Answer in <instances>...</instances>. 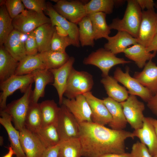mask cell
<instances>
[{
  "instance_id": "30",
  "label": "cell",
  "mask_w": 157,
  "mask_h": 157,
  "mask_svg": "<svg viewBox=\"0 0 157 157\" xmlns=\"http://www.w3.org/2000/svg\"><path fill=\"white\" fill-rule=\"evenodd\" d=\"M106 15L99 12L87 15L92 24L95 40L102 38L106 39L109 36L111 29L106 22Z\"/></svg>"
},
{
  "instance_id": "43",
  "label": "cell",
  "mask_w": 157,
  "mask_h": 157,
  "mask_svg": "<svg viewBox=\"0 0 157 157\" xmlns=\"http://www.w3.org/2000/svg\"><path fill=\"white\" fill-rule=\"evenodd\" d=\"M25 47L27 55H35L38 53L34 31L28 34Z\"/></svg>"
},
{
  "instance_id": "16",
  "label": "cell",
  "mask_w": 157,
  "mask_h": 157,
  "mask_svg": "<svg viewBox=\"0 0 157 157\" xmlns=\"http://www.w3.org/2000/svg\"><path fill=\"white\" fill-rule=\"evenodd\" d=\"M75 61L73 57H70L67 62L59 68L49 69L53 74V82L52 85L56 89L59 97V104H62L63 95L68 78Z\"/></svg>"
},
{
  "instance_id": "45",
  "label": "cell",
  "mask_w": 157,
  "mask_h": 157,
  "mask_svg": "<svg viewBox=\"0 0 157 157\" xmlns=\"http://www.w3.org/2000/svg\"><path fill=\"white\" fill-rule=\"evenodd\" d=\"M59 144L47 148L40 157H58Z\"/></svg>"
},
{
  "instance_id": "27",
  "label": "cell",
  "mask_w": 157,
  "mask_h": 157,
  "mask_svg": "<svg viewBox=\"0 0 157 157\" xmlns=\"http://www.w3.org/2000/svg\"><path fill=\"white\" fill-rule=\"evenodd\" d=\"M21 33L14 29L7 38L3 46L6 50L18 61L27 55L25 43L21 39Z\"/></svg>"
},
{
  "instance_id": "6",
  "label": "cell",
  "mask_w": 157,
  "mask_h": 157,
  "mask_svg": "<svg viewBox=\"0 0 157 157\" xmlns=\"http://www.w3.org/2000/svg\"><path fill=\"white\" fill-rule=\"evenodd\" d=\"M34 82L32 74L23 75H14L6 80L0 82V111L6 108L7 98L16 91L19 90L25 93L30 85Z\"/></svg>"
},
{
  "instance_id": "38",
  "label": "cell",
  "mask_w": 157,
  "mask_h": 157,
  "mask_svg": "<svg viewBox=\"0 0 157 157\" xmlns=\"http://www.w3.org/2000/svg\"><path fill=\"white\" fill-rule=\"evenodd\" d=\"M36 133L47 148L56 146L62 141L56 124L41 128Z\"/></svg>"
},
{
  "instance_id": "18",
  "label": "cell",
  "mask_w": 157,
  "mask_h": 157,
  "mask_svg": "<svg viewBox=\"0 0 157 157\" xmlns=\"http://www.w3.org/2000/svg\"><path fill=\"white\" fill-rule=\"evenodd\" d=\"M133 132L135 137L147 147L153 157L157 154V136L147 117H145L142 127Z\"/></svg>"
},
{
  "instance_id": "20",
  "label": "cell",
  "mask_w": 157,
  "mask_h": 157,
  "mask_svg": "<svg viewBox=\"0 0 157 157\" xmlns=\"http://www.w3.org/2000/svg\"><path fill=\"white\" fill-rule=\"evenodd\" d=\"M133 77L153 95L157 92V66L151 60L146 63L142 71L135 72Z\"/></svg>"
},
{
  "instance_id": "37",
  "label": "cell",
  "mask_w": 157,
  "mask_h": 157,
  "mask_svg": "<svg viewBox=\"0 0 157 157\" xmlns=\"http://www.w3.org/2000/svg\"><path fill=\"white\" fill-rule=\"evenodd\" d=\"M0 45H3L10 34L14 30L12 21L6 9L5 1H0Z\"/></svg>"
},
{
  "instance_id": "36",
  "label": "cell",
  "mask_w": 157,
  "mask_h": 157,
  "mask_svg": "<svg viewBox=\"0 0 157 157\" xmlns=\"http://www.w3.org/2000/svg\"><path fill=\"white\" fill-rule=\"evenodd\" d=\"M123 1L113 0H91L86 3L85 7L87 15L102 12L109 14L112 13L114 6Z\"/></svg>"
},
{
  "instance_id": "23",
  "label": "cell",
  "mask_w": 157,
  "mask_h": 157,
  "mask_svg": "<svg viewBox=\"0 0 157 157\" xmlns=\"http://www.w3.org/2000/svg\"><path fill=\"white\" fill-rule=\"evenodd\" d=\"M101 100L112 117V120L108 124L109 126L113 129L123 130L126 127L127 122L120 103L108 97Z\"/></svg>"
},
{
  "instance_id": "7",
  "label": "cell",
  "mask_w": 157,
  "mask_h": 157,
  "mask_svg": "<svg viewBox=\"0 0 157 157\" xmlns=\"http://www.w3.org/2000/svg\"><path fill=\"white\" fill-rule=\"evenodd\" d=\"M12 23L14 29L22 33L28 34L40 26L51 23V22L49 18L44 13L25 10L13 19Z\"/></svg>"
},
{
  "instance_id": "52",
  "label": "cell",
  "mask_w": 157,
  "mask_h": 157,
  "mask_svg": "<svg viewBox=\"0 0 157 157\" xmlns=\"http://www.w3.org/2000/svg\"><path fill=\"white\" fill-rule=\"evenodd\" d=\"M155 7H156V8H157V4H155Z\"/></svg>"
},
{
  "instance_id": "10",
  "label": "cell",
  "mask_w": 157,
  "mask_h": 157,
  "mask_svg": "<svg viewBox=\"0 0 157 157\" xmlns=\"http://www.w3.org/2000/svg\"><path fill=\"white\" fill-rule=\"evenodd\" d=\"M129 71L128 67H126L125 72H124L120 67H117L114 72L113 77L128 89L129 94L138 96L147 102L153 94L136 79L132 77L129 74Z\"/></svg>"
},
{
  "instance_id": "21",
  "label": "cell",
  "mask_w": 157,
  "mask_h": 157,
  "mask_svg": "<svg viewBox=\"0 0 157 157\" xmlns=\"http://www.w3.org/2000/svg\"><path fill=\"white\" fill-rule=\"evenodd\" d=\"M32 73L35 86L31 100L33 103H38L39 99L44 96L46 85L53 82V76L49 70L46 69H37Z\"/></svg>"
},
{
  "instance_id": "11",
  "label": "cell",
  "mask_w": 157,
  "mask_h": 157,
  "mask_svg": "<svg viewBox=\"0 0 157 157\" xmlns=\"http://www.w3.org/2000/svg\"><path fill=\"white\" fill-rule=\"evenodd\" d=\"M53 5L55 10L60 15L69 21L77 24L85 16L87 15L85 5L79 1L56 0Z\"/></svg>"
},
{
  "instance_id": "14",
  "label": "cell",
  "mask_w": 157,
  "mask_h": 157,
  "mask_svg": "<svg viewBox=\"0 0 157 157\" xmlns=\"http://www.w3.org/2000/svg\"><path fill=\"white\" fill-rule=\"evenodd\" d=\"M62 104L73 114L79 124L84 122H92L91 110L83 94L78 95L71 99L63 97Z\"/></svg>"
},
{
  "instance_id": "26",
  "label": "cell",
  "mask_w": 157,
  "mask_h": 157,
  "mask_svg": "<svg viewBox=\"0 0 157 157\" xmlns=\"http://www.w3.org/2000/svg\"><path fill=\"white\" fill-rule=\"evenodd\" d=\"M123 53L126 57L134 61L140 68L144 67L146 62L151 60L156 53L148 51L146 47L138 43L128 47Z\"/></svg>"
},
{
  "instance_id": "40",
  "label": "cell",
  "mask_w": 157,
  "mask_h": 157,
  "mask_svg": "<svg viewBox=\"0 0 157 157\" xmlns=\"http://www.w3.org/2000/svg\"><path fill=\"white\" fill-rule=\"evenodd\" d=\"M5 5L9 15L13 19L25 10L21 0H7Z\"/></svg>"
},
{
  "instance_id": "22",
  "label": "cell",
  "mask_w": 157,
  "mask_h": 157,
  "mask_svg": "<svg viewBox=\"0 0 157 157\" xmlns=\"http://www.w3.org/2000/svg\"><path fill=\"white\" fill-rule=\"evenodd\" d=\"M0 123L6 130L16 157H26L20 142V131L17 130L12 124L10 116L4 110L0 111Z\"/></svg>"
},
{
  "instance_id": "13",
  "label": "cell",
  "mask_w": 157,
  "mask_h": 157,
  "mask_svg": "<svg viewBox=\"0 0 157 157\" xmlns=\"http://www.w3.org/2000/svg\"><path fill=\"white\" fill-rule=\"evenodd\" d=\"M20 133L21 145L26 157H40L47 148L38 135L25 128Z\"/></svg>"
},
{
  "instance_id": "47",
  "label": "cell",
  "mask_w": 157,
  "mask_h": 157,
  "mask_svg": "<svg viewBox=\"0 0 157 157\" xmlns=\"http://www.w3.org/2000/svg\"><path fill=\"white\" fill-rule=\"evenodd\" d=\"M147 51L151 52L154 51L156 53L157 51V33H156L149 46L146 47Z\"/></svg>"
},
{
  "instance_id": "39",
  "label": "cell",
  "mask_w": 157,
  "mask_h": 157,
  "mask_svg": "<svg viewBox=\"0 0 157 157\" xmlns=\"http://www.w3.org/2000/svg\"><path fill=\"white\" fill-rule=\"evenodd\" d=\"M71 45L77 47L80 46L68 35H62L58 34L55 29L51 40L50 50L65 52L67 47Z\"/></svg>"
},
{
  "instance_id": "9",
  "label": "cell",
  "mask_w": 157,
  "mask_h": 157,
  "mask_svg": "<svg viewBox=\"0 0 157 157\" xmlns=\"http://www.w3.org/2000/svg\"><path fill=\"white\" fill-rule=\"evenodd\" d=\"M127 123L134 130L141 128L144 117V103L139 101L136 96L130 95L125 101L120 103Z\"/></svg>"
},
{
  "instance_id": "51",
  "label": "cell",
  "mask_w": 157,
  "mask_h": 157,
  "mask_svg": "<svg viewBox=\"0 0 157 157\" xmlns=\"http://www.w3.org/2000/svg\"><path fill=\"white\" fill-rule=\"evenodd\" d=\"M156 33H157V24H156Z\"/></svg>"
},
{
  "instance_id": "49",
  "label": "cell",
  "mask_w": 157,
  "mask_h": 157,
  "mask_svg": "<svg viewBox=\"0 0 157 157\" xmlns=\"http://www.w3.org/2000/svg\"><path fill=\"white\" fill-rule=\"evenodd\" d=\"M147 118L153 126L157 136V119L151 117H147Z\"/></svg>"
},
{
  "instance_id": "31",
  "label": "cell",
  "mask_w": 157,
  "mask_h": 157,
  "mask_svg": "<svg viewBox=\"0 0 157 157\" xmlns=\"http://www.w3.org/2000/svg\"><path fill=\"white\" fill-rule=\"evenodd\" d=\"M39 56L46 69H56L65 63L70 57L66 53L51 50L39 53Z\"/></svg>"
},
{
  "instance_id": "35",
  "label": "cell",
  "mask_w": 157,
  "mask_h": 157,
  "mask_svg": "<svg viewBox=\"0 0 157 157\" xmlns=\"http://www.w3.org/2000/svg\"><path fill=\"white\" fill-rule=\"evenodd\" d=\"M82 151L79 138L63 141L59 144L58 157H81Z\"/></svg>"
},
{
  "instance_id": "50",
  "label": "cell",
  "mask_w": 157,
  "mask_h": 157,
  "mask_svg": "<svg viewBox=\"0 0 157 157\" xmlns=\"http://www.w3.org/2000/svg\"><path fill=\"white\" fill-rule=\"evenodd\" d=\"M8 149V153L2 157H12L13 155H15V152L10 146L9 147Z\"/></svg>"
},
{
  "instance_id": "46",
  "label": "cell",
  "mask_w": 157,
  "mask_h": 157,
  "mask_svg": "<svg viewBox=\"0 0 157 157\" xmlns=\"http://www.w3.org/2000/svg\"><path fill=\"white\" fill-rule=\"evenodd\" d=\"M147 106L151 112L157 116V92L147 102Z\"/></svg>"
},
{
  "instance_id": "24",
  "label": "cell",
  "mask_w": 157,
  "mask_h": 157,
  "mask_svg": "<svg viewBox=\"0 0 157 157\" xmlns=\"http://www.w3.org/2000/svg\"><path fill=\"white\" fill-rule=\"evenodd\" d=\"M108 97L121 103L129 97V92L124 87L120 85L113 77L109 76L104 77L101 80Z\"/></svg>"
},
{
  "instance_id": "17",
  "label": "cell",
  "mask_w": 157,
  "mask_h": 157,
  "mask_svg": "<svg viewBox=\"0 0 157 157\" xmlns=\"http://www.w3.org/2000/svg\"><path fill=\"white\" fill-rule=\"evenodd\" d=\"M45 12L49 16L53 26L61 28L80 46L78 28L77 24L69 21L59 14L49 2H47V8Z\"/></svg>"
},
{
  "instance_id": "33",
  "label": "cell",
  "mask_w": 157,
  "mask_h": 157,
  "mask_svg": "<svg viewBox=\"0 0 157 157\" xmlns=\"http://www.w3.org/2000/svg\"><path fill=\"white\" fill-rule=\"evenodd\" d=\"M46 69L39 53L35 55H26L19 62L15 75H23L31 73L38 69Z\"/></svg>"
},
{
  "instance_id": "8",
  "label": "cell",
  "mask_w": 157,
  "mask_h": 157,
  "mask_svg": "<svg viewBox=\"0 0 157 157\" xmlns=\"http://www.w3.org/2000/svg\"><path fill=\"white\" fill-rule=\"evenodd\" d=\"M56 126L62 141L79 138V124L63 104L60 107Z\"/></svg>"
},
{
  "instance_id": "29",
  "label": "cell",
  "mask_w": 157,
  "mask_h": 157,
  "mask_svg": "<svg viewBox=\"0 0 157 157\" xmlns=\"http://www.w3.org/2000/svg\"><path fill=\"white\" fill-rule=\"evenodd\" d=\"M42 117V127L56 124L60 107L53 99L47 100L40 103Z\"/></svg>"
},
{
  "instance_id": "44",
  "label": "cell",
  "mask_w": 157,
  "mask_h": 157,
  "mask_svg": "<svg viewBox=\"0 0 157 157\" xmlns=\"http://www.w3.org/2000/svg\"><path fill=\"white\" fill-rule=\"evenodd\" d=\"M142 10H154L155 3L152 0H135Z\"/></svg>"
},
{
  "instance_id": "2",
  "label": "cell",
  "mask_w": 157,
  "mask_h": 157,
  "mask_svg": "<svg viewBox=\"0 0 157 157\" xmlns=\"http://www.w3.org/2000/svg\"><path fill=\"white\" fill-rule=\"evenodd\" d=\"M142 10L135 0L127 1V5L124 16L122 19L113 20L109 25L110 29L127 32L137 38L141 22Z\"/></svg>"
},
{
  "instance_id": "3",
  "label": "cell",
  "mask_w": 157,
  "mask_h": 157,
  "mask_svg": "<svg viewBox=\"0 0 157 157\" xmlns=\"http://www.w3.org/2000/svg\"><path fill=\"white\" fill-rule=\"evenodd\" d=\"M94 85L92 76L85 71H78L73 67L67 80L64 95L68 99L90 92Z\"/></svg>"
},
{
  "instance_id": "34",
  "label": "cell",
  "mask_w": 157,
  "mask_h": 157,
  "mask_svg": "<svg viewBox=\"0 0 157 157\" xmlns=\"http://www.w3.org/2000/svg\"><path fill=\"white\" fill-rule=\"evenodd\" d=\"M78 25L79 40L82 47H93L94 35L91 21L88 15L84 17L77 24Z\"/></svg>"
},
{
  "instance_id": "41",
  "label": "cell",
  "mask_w": 157,
  "mask_h": 157,
  "mask_svg": "<svg viewBox=\"0 0 157 157\" xmlns=\"http://www.w3.org/2000/svg\"><path fill=\"white\" fill-rule=\"evenodd\" d=\"M25 8L38 13L45 12L47 2L44 0H21Z\"/></svg>"
},
{
  "instance_id": "15",
  "label": "cell",
  "mask_w": 157,
  "mask_h": 157,
  "mask_svg": "<svg viewBox=\"0 0 157 157\" xmlns=\"http://www.w3.org/2000/svg\"><path fill=\"white\" fill-rule=\"evenodd\" d=\"M83 95L91 110L92 122L104 126L108 124L112 120V117L101 99L94 96L91 91Z\"/></svg>"
},
{
  "instance_id": "5",
  "label": "cell",
  "mask_w": 157,
  "mask_h": 157,
  "mask_svg": "<svg viewBox=\"0 0 157 157\" xmlns=\"http://www.w3.org/2000/svg\"><path fill=\"white\" fill-rule=\"evenodd\" d=\"M32 91L31 84L21 98L7 105L3 110L10 116L14 127L19 131L25 128V120Z\"/></svg>"
},
{
  "instance_id": "53",
  "label": "cell",
  "mask_w": 157,
  "mask_h": 157,
  "mask_svg": "<svg viewBox=\"0 0 157 157\" xmlns=\"http://www.w3.org/2000/svg\"><path fill=\"white\" fill-rule=\"evenodd\" d=\"M153 157H157V154L155 156H153Z\"/></svg>"
},
{
  "instance_id": "42",
  "label": "cell",
  "mask_w": 157,
  "mask_h": 157,
  "mask_svg": "<svg viewBox=\"0 0 157 157\" xmlns=\"http://www.w3.org/2000/svg\"><path fill=\"white\" fill-rule=\"evenodd\" d=\"M130 157H153L147 147L141 142L137 141L132 145Z\"/></svg>"
},
{
  "instance_id": "4",
  "label": "cell",
  "mask_w": 157,
  "mask_h": 157,
  "mask_svg": "<svg viewBox=\"0 0 157 157\" xmlns=\"http://www.w3.org/2000/svg\"><path fill=\"white\" fill-rule=\"evenodd\" d=\"M131 62L123 58L117 57L104 48H100L92 52L83 61L85 65H92L99 68L102 72L103 77L108 76L110 70L115 66Z\"/></svg>"
},
{
  "instance_id": "25",
  "label": "cell",
  "mask_w": 157,
  "mask_h": 157,
  "mask_svg": "<svg viewBox=\"0 0 157 157\" xmlns=\"http://www.w3.org/2000/svg\"><path fill=\"white\" fill-rule=\"evenodd\" d=\"M19 61L6 50L3 45L0 47V82L15 75Z\"/></svg>"
},
{
  "instance_id": "1",
  "label": "cell",
  "mask_w": 157,
  "mask_h": 157,
  "mask_svg": "<svg viewBox=\"0 0 157 157\" xmlns=\"http://www.w3.org/2000/svg\"><path fill=\"white\" fill-rule=\"evenodd\" d=\"M82 156L99 157L125 152V142L135 137L133 132L110 129L92 122L79 123Z\"/></svg>"
},
{
  "instance_id": "32",
  "label": "cell",
  "mask_w": 157,
  "mask_h": 157,
  "mask_svg": "<svg viewBox=\"0 0 157 157\" xmlns=\"http://www.w3.org/2000/svg\"><path fill=\"white\" fill-rule=\"evenodd\" d=\"M25 127L37 133L42 127V117L40 103L31 101L25 120Z\"/></svg>"
},
{
  "instance_id": "12",
  "label": "cell",
  "mask_w": 157,
  "mask_h": 157,
  "mask_svg": "<svg viewBox=\"0 0 157 157\" xmlns=\"http://www.w3.org/2000/svg\"><path fill=\"white\" fill-rule=\"evenodd\" d=\"M157 13L153 10H142L138 43L147 47L156 34Z\"/></svg>"
},
{
  "instance_id": "48",
  "label": "cell",
  "mask_w": 157,
  "mask_h": 157,
  "mask_svg": "<svg viewBox=\"0 0 157 157\" xmlns=\"http://www.w3.org/2000/svg\"><path fill=\"white\" fill-rule=\"evenodd\" d=\"M99 157H130V154L124 153L121 154H111L104 155Z\"/></svg>"
},
{
  "instance_id": "19",
  "label": "cell",
  "mask_w": 157,
  "mask_h": 157,
  "mask_svg": "<svg viewBox=\"0 0 157 157\" xmlns=\"http://www.w3.org/2000/svg\"><path fill=\"white\" fill-rule=\"evenodd\" d=\"M106 39L108 41L104 48L115 55L123 53L128 47L138 43L137 38L124 31H118L115 35L109 36Z\"/></svg>"
},
{
  "instance_id": "28",
  "label": "cell",
  "mask_w": 157,
  "mask_h": 157,
  "mask_svg": "<svg viewBox=\"0 0 157 157\" xmlns=\"http://www.w3.org/2000/svg\"><path fill=\"white\" fill-rule=\"evenodd\" d=\"M55 30V26L51 23H46L34 31L39 53L50 50L51 40Z\"/></svg>"
}]
</instances>
